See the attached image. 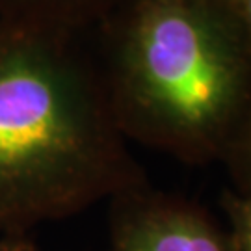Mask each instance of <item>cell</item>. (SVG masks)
I'll list each match as a JSON object with an SVG mask.
<instances>
[{
  "label": "cell",
  "instance_id": "obj_2",
  "mask_svg": "<svg viewBox=\"0 0 251 251\" xmlns=\"http://www.w3.org/2000/svg\"><path fill=\"white\" fill-rule=\"evenodd\" d=\"M117 39L116 121L182 142L224 119L236 71L188 4L136 0Z\"/></svg>",
  "mask_w": 251,
  "mask_h": 251
},
{
  "label": "cell",
  "instance_id": "obj_5",
  "mask_svg": "<svg viewBox=\"0 0 251 251\" xmlns=\"http://www.w3.org/2000/svg\"><path fill=\"white\" fill-rule=\"evenodd\" d=\"M236 251H251V199L236 210Z\"/></svg>",
  "mask_w": 251,
  "mask_h": 251
},
{
  "label": "cell",
  "instance_id": "obj_6",
  "mask_svg": "<svg viewBox=\"0 0 251 251\" xmlns=\"http://www.w3.org/2000/svg\"><path fill=\"white\" fill-rule=\"evenodd\" d=\"M0 251H37L30 236H0Z\"/></svg>",
  "mask_w": 251,
  "mask_h": 251
},
{
  "label": "cell",
  "instance_id": "obj_4",
  "mask_svg": "<svg viewBox=\"0 0 251 251\" xmlns=\"http://www.w3.org/2000/svg\"><path fill=\"white\" fill-rule=\"evenodd\" d=\"M102 0H0V21L71 36Z\"/></svg>",
  "mask_w": 251,
  "mask_h": 251
},
{
  "label": "cell",
  "instance_id": "obj_1",
  "mask_svg": "<svg viewBox=\"0 0 251 251\" xmlns=\"http://www.w3.org/2000/svg\"><path fill=\"white\" fill-rule=\"evenodd\" d=\"M134 186L71 36L0 21V236Z\"/></svg>",
  "mask_w": 251,
  "mask_h": 251
},
{
  "label": "cell",
  "instance_id": "obj_7",
  "mask_svg": "<svg viewBox=\"0 0 251 251\" xmlns=\"http://www.w3.org/2000/svg\"><path fill=\"white\" fill-rule=\"evenodd\" d=\"M248 13H250V19H251V0H250V4H248Z\"/></svg>",
  "mask_w": 251,
  "mask_h": 251
},
{
  "label": "cell",
  "instance_id": "obj_3",
  "mask_svg": "<svg viewBox=\"0 0 251 251\" xmlns=\"http://www.w3.org/2000/svg\"><path fill=\"white\" fill-rule=\"evenodd\" d=\"M119 196L112 251H233L203 218L164 199L134 194Z\"/></svg>",
  "mask_w": 251,
  "mask_h": 251
}]
</instances>
